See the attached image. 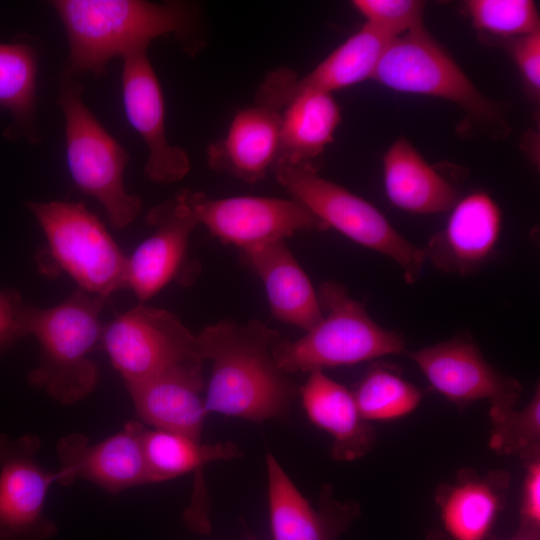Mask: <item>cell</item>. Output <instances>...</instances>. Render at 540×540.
<instances>
[{
  "mask_svg": "<svg viewBox=\"0 0 540 540\" xmlns=\"http://www.w3.org/2000/svg\"><path fill=\"white\" fill-rule=\"evenodd\" d=\"M32 306L13 289L0 291V350L28 334Z\"/></svg>",
  "mask_w": 540,
  "mask_h": 540,
  "instance_id": "32",
  "label": "cell"
},
{
  "mask_svg": "<svg viewBox=\"0 0 540 540\" xmlns=\"http://www.w3.org/2000/svg\"><path fill=\"white\" fill-rule=\"evenodd\" d=\"M188 189L180 191L154 208L147 223L154 232L130 255L126 262V287L140 302H145L184 274L196 277L187 256L189 238L199 224L190 203Z\"/></svg>",
  "mask_w": 540,
  "mask_h": 540,
  "instance_id": "13",
  "label": "cell"
},
{
  "mask_svg": "<svg viewBox=\"0 0 540 540\" xmlns=\"http://www.w3.org/2000/svg\"><path fill=\"white\" fill-rule=\"evenodd\" d=\"M318 297L328 314L301 338L280 339L273 347L274 359L286 374L353 365L407 350L402 334L374 322L364 303L350 297L341 284H322Z\"/></svg>",
  "mask_w": 540,
  "mask_h": 540,
  "instance_id": "4",
  "label": "cell"
},
{
  "mask_svg": "<svg viewBox=\"0 0 540 540\" xmlns=\"http://www.w3.org/2000/svg\"><path fill=\"white\" fill-rule=\"evenodd\" d=\"M272 171L292 198L328 228L391 258L402 269L407 283L417 281L426 261L423 248L404 238L375 206L321 177L312 164L277 161Z\"/></svg>",
  "mask_w": 540,
  "mask_h": 540,
  "instance_id": "6",
  "label": "cell"
},
{
  "mask_svg": "<svg viewBox=\"0 0 540 540\" xmlns=\"http://www.w3.org/2000/svg\"><path fill=\"white\" fill-rule=\"evenodd\" d=\"M243 252L264 284L276 319L305 332L322 320L318 294L284 240Z\"/></svg>",
  "mask_w": 540,
  "mask_h": 540,
  "instance_id": "21",
  "label": "cell"
},
{
  "mask_svg": "<svg viewBox=\"0 0 540 540\" xmlns=\"http://www.w3.org/2000/svg\"><path fill=\"white\" fill-rule=\"evenodd\" d=\"M509 474L492 471L478 475L462 470L455 482L439 486L436 502L452 540H485L503 508Z\"/></svg>",
  "mask_w": 540,
  "mask_h": 540,
  "instance_id": "23",
  "label": "cell"
},
{
  "mask_svg": "<svg viewBox=\"0 0 540 540\" xmlns=\"http://www.w3.org/2000/svg\"><path fill=\"white\" fill-rule=\"evenodd\" d=\"M300 394L309 420L332 436L335 460L353 461L374 447L375 429L362 418L352 392L323 370L309 373Z\"/></svg>",
  "mask_w": 540,
  "mask_h": 540,
  "instance_id": "22",
  "label": "cell"
},
{
  "mask_svg": "<svg viewBox=\"0 0 540 540\" xmlns=\"http://www.w3.org/2000/svg\"><path fill=\"white\" fill-rule=\"evenodd\" d=\"M383 178L388 199L404 211L433 214L457 203L456 189L403 137L384 154Z\"/></svg>",
  "mask_w": 540,
  "mask_h": 540,
  "instance_id": "24",
  "label": "cell"
},
{
  "mask_svg": "<svg viewBox=\"0 0 540 540\" xmlns=\"http://www.w3.org/2000/svg\"><path fill=\"white\" fill-rule=\"evenodd\" d=\"M372 79L398 92L451 101L473 120L496 124L502 120L497 104L476 88L424 26L389 43Z\"/></svg>",
  "mask_w": 540,
  "mask_h": 540,
  "instance_id": "8",
  "label": "cell"
},
{
  "mask_svg": "<svg viewBox=\"0 0 540 540\" xmlns=\"http://www.w3.org/2000/svg\"><path fill=\"white\" fill-rule=\"evenodd\" d=\"M501 222V211L490 195L469 194L457 201L444 229L423 248L426 261L446 273H472L494 252Z\"/></svg>",
  "mask_w": 540,
  "mask_h": 540,
  "instance_id": "17",
  "label": "cell"
},
{
  "mask_svg": "<svg viewBox=\"0 0 540 540\" xmlns=\"http://www.w3.org/2000/svg\"><path fill=\"white\" fill-rule=\"evenodd\" d=\"M404 353L438 393L458 406L487 400L491 408L508 409L521 396V383L492 366L468 336Z\"/></svg>",
  "mask_w": 540,
  "mask_h": 540,
  "instance_id": "12",
  "label": "cell"
},
{
  "mask_svg": "<svg viewBox=\"0 0 540 540\" xmlns=\"http://www.w3.org/2000/svg\"><path fill=\"white\" fill-rule=\"evenodd\" d=\"M57 103L64 116L66 160L74 184L103 206L112 226L127 227L142 209L141 199L124 184L129 154L86 105L83 86L73 76L62 75Z\"/></svg>",
  "mask_w": 540,
  "mask_h": 540,
  "instance_id": "5",
  "label": "cell"
},
{
  "mask_svg": "<svg viewBox=\"0 0 540 540\" xmlns=\"http://www.w3.org/2000/svg\"><path fill=\"white\" fill-rule=\"evenodd\" d=\"M340 122V107L332 94L306 91L296 95L281 110L277 161L312 164L333 141Z\"/></svg>",
  "mask_w": 540,
  "mask_h": 540,
  "instance_id": "26",
  "label": "cell"
},
{
  "mask_svg": "<svg viewBox=\"0 0 540 540\" xmlns=\"http://www.w3.org/2000/svg\"><path fill=\"white\" fill-rule=\"evenodd\" d=\"M144 429L142 423L132 421L94 444L80 433L61 438L57 445L61 467L56 471V483L68 486L83 479L112 494L148 484L142 447Z\"/></svg>",
  "mask_w": 540,
  "mask_h": 540,
  "instance_id": "16",
  "label": "cell"
},
{
  "mask_svg": "<svg viewBox=\"0 0 540 540\" xmlns=\"http://www.w3.org/2000/svg\"><path fill=\"white\" fill-rule=\"evenodd\" d=\"M199 224L212 236L242 251L282 241L300 231H324L327 225L295 199L235 196L210 199L189 191Z\"/></svg>",
  "mask_w": 540,
  "mask_h": 540,
  "instance_id": "10",
  "label": "cell"
},
{
  "mask_svg": "<svg viewBox=\"0 0 540 540\" xmlns=\"http://www.w3.org/2000/svg\"><path fill=\"white\" fill-rule=\"evenodd\" d=\"M203 360L174 367L156 377L127 386L139 417L154 429L201 442L208 415L202 391Z\"/></svg>",
  "mask_w": 540,
  "mask_h": 540,
  "instance_id": "18",
  "label": "cell"
},
{
  "mask_svg": "<svg viewBox=\"0 0 540 540\" xmlns=\"http://www.w3.org/2000/svg\"><path fill=\"white\" fill-rule=\"evenodd\" d=\"M512 54L529 91L538 97L540 90V31L514 38Z\"/></svg>",
  "mask_w": 540,
  "mask_h": 540,
  "instance_id": "33",
  "label": "cell"
},
{
  "mask_svg": "<svg viewBox=\"0 0 540 540\" xmlns=\"http://www.w3.org/2000/svg\"><path fill=\"white\" fill-rule=\"evenodd\" d=\"M281 111L257 105L239 110L226 135L207 149L209 166L246 183L265 178L278 159Z\"/></svg>",
  "mask_w": 540,
  "mask_h": 540,
  "instance_id": "20",
  "label": "cell"
},
{
  "mask_svg": "<svg viewBox=\"0 0 540 540\" xmlns=\"http://www.w3.org/2000/svg\"><path fill=\"white\" fill-rule=\"evenodd\" d=\"M391 41L364 24L305 76L299 78L289 68L272 71L258 88L255 104L281 111L300 93L331 94L372 78Z\"/></svg>",
  "mask_w": 540,
  "mask_h": 540,
  "instance_id": "15",
  "label": "cell"
},
{
  "mask_svg": "<svg viewBox=\"0 0 540 540\" xmlns=\"http://www.w3.org/2000/svg\"><path fill=\"white\" fill-rule=\"evenodd\" d=\"M524 462L525 475L520 499V525L540 527V455Z\"/></svg>",
  "mask_w": 540,
  "mask_h": 540,
  "instance_id": "34",
  "label": "cell"
},
{
  "mask_svg": "<svg viewBox=\"0 0 540 540\" xmlns=\"http://www.w3.org/2000/svg\"><path fill=\"white\" fill-rule=\"evenodd\" d=\"M105 301L78 288L53 307L32 306L28 334L38 340L40 356L28 380L63 405L83 400L97 386L98 368L90 354L102 339Z\"/></svg>",
  "mask_w": 540,
  "mask_h": 540,
  "instance_id": "3",
  "label": "cell"
},
{
  "mask_svg": "<svg viewBox=\"0 0 540 540\" xmlns=\"http://www.w3.org/2000/svg\"><path fill=\"white\" fill-rule=\"evenodd\" d=\"M266 467L274 540H336L358 516L355 503L334 500L328 489L315 509L271 453L266 456Z\"/></svg>",
  "mask_w": 540,
  "mask_h": 540,
  "instance_id": "19",
  "label": "cell"
},
{
  "mask_svg": "<svg viewBox=\"0 0 540 540\" xmlns=\"http://www.w3.org/2000/svg\"><path fill=\"white\" fill-rule=\"evenodd\" d=\"M489 447L522 461L540 455V390L537 386L529 404L520 411L490 408Z\"/></svg>",
  "mask_w": 540,
  "mask_h": 540,
  "instance_id": "29",
  "label": "cell"
},
{
  "mask_svg": "<svg viewBox=\"0 0 540 540\" xmlns=\"http://www.w3.org/2000/svg\"><path fill=\"white\" fill-rule=\"evenodd\" d=\"M101 343L126 386L187 362L203 360L196 335L174 313L144 305L128 310L105 326Z\"/></svg>",
  "mask_w": 540,
  "mask_h": 540,
  "instance_id": "9",
  "label": "cell"
},
{
  "mask_svg": "<svg viewBox=\"0 0 540 540\" xmlns=\"http://www.w3.org/2000/svg\"><path fill=\"white\" fill-rule=\"evenodd\" d=\"M39 57L36 42L27 36L0 43V113L11 119L3 133L9 140L37 144L42 139L37 121Z\"/></svg>",
  "mask_w": 540,
  "mask_h": 540,
  "instance_id": "25",
  "label": "cell"
},
{
  "mask_svg": "<svg viewBox=\"0 0 540 540\" xmlns=\"http://www.w3.org/2000/svg\"><path fill=\"white\" fill-rule=\"evenodd\" d=\"M50 5L68 39L63 76H102L113 58L147 51L159 37L174 36L191 56L201 45L197 12L186 2L53 0Z\"/></svg>",
  "mask_w": 540,
  "mask_h": 540,
  "instance_id": "1",
  "label": "cell"
},
{
  "mask_svg": "<svg viewBox=\"0 0 540 540\" xmlns=\"http://www.w3.org/2000/svg\"><path fill=\"white\" fill-rule=\"evenodd\" d=\"M465 9L476 29L492 35L516 38L540 31L531 0H470Z\"/></svg>",
  "mask_w": 540,
  "mask_h": 540,
  "instance_id": "30",
  "label": "cell"
},
{
  "mask_svg": "<svg viewBox=\"0 0 540 540\" xmlns=\"http://www.w3.org/2000/svg\"><path fill=\"white\" fill-rule=\"evenodd\" d=\"M365 24L391 40L423 27L424 2L418 0H354Z\"/></svg>",
  "mask_w": 540,
  "mask_h": 540,
  "instance_id": "31",
  "label": "cell"
},
{
  "mask_svg": "<svg viewBox=\"0 0 540 540\" xmlns=\"http://www.w3.org/2000/svg\"><path fill=\"white\" fill-rule=\"evenodd\" d=\"M122 59L126 117L148 151L144 173L157 183L178 182L188 174L190 159L184 149L168 141L163 93L147 51L135 52Z\"/></svg>",
  "mask_w": 540,
  "mask_h": 540,
  "instance_id": "14",
  "label": "cell"
},
{
  "mask_svg": "<svg viewBox=\"0 0 540 540\" xmlns=\"http://www.w3.org/2000/svg\"><path fill=\"white\" fill-rule=\"evenodd\" d=\"M142 447L149 483L198 473L208 463L241 455L238 445L231 441L202 444L177 433L146 428Z\"/></svg>",
  "mask_w": 540,
  "mask_h": 540,
  "instance_id": "27",
  "label": "cell"
},
{
  "mask_svg": "<svg viewBox=\"0 0 540 540\" xmlns=\"http://www.w3.org/2000/svg\"><path fill=\"white\" fill-rule=\"evenodd\" d=\"M51 257L79 289L107 299L126 287L124 256L103 223L82 203L28 201Z\"/></svg>",
  "mask_w": 540,
  "mask_h": 540,
  "instance_id": "7",
  "label": "cell"
},
{
  "mask_svg": "<svg viewBox=\"0 0 540 540\" xmlns=\"http://www.w3.org/2000/svg\"><path fill=\"white\" fill-rule=\"evenodd\" d=\"M366 421L399 419L417 408L422 392L385 364H375L352 392Z\"/></svg>",
  "mask_w": 540,
  "mask_h": 540,
  "instance_id": "28",
  "label": "cell"
},
{
  "mask_svg": "<svg viewBox=\"0 0 540 540\" xmlns=\"http://www.w3.org/2000/svg\"><path fill=\"white\" fill-rule=\"evenodd\" d=\"M39 448L35 435L0 433V540H47L58 531L44 513L57 474L39 463Z\"/></svg>",
  "mask_w": 540,
  "mask_h": 540,
  "instance_id": "11",
  "label": "cell"
},
{
  "mask_svg": "<svg viewBox=\"0 0 540 540\" xmlns=\"http://www.w3.org/2000/svg\"><path fill=\"white\" fill-rule=\"evenodd\" d=\"M492 540H540L539 528L520 525L518 531L510 538Z\"/></svg>",
  "mask_w": 540,
  "mask_h": 540,
  "instance_id": "35",
  "label": "cell"
},
{
  "mask_svg": "<svg viewBox=\"0 0 540 540\" xmlns=\"http://www.w3.org/2000/svg\"><path fill=\"white\" fill-rule=\"evenodd\" d=\"M280 339L256 319L246 324L223 319L196 335L200 357L212 362L204 397L208 414L254 422L288 414L298 389L274 359Z\"/></svg>",
  "mask_w": 540,
  "mask_h": 540,
  "instance_id": "2",
  "label": "cell"
}]
</instances>
